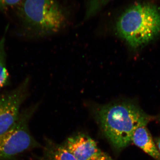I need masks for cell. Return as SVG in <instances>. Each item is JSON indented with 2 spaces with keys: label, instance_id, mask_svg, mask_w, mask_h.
I'll use <instances>...</instances> for the list:
<instances>
[{
  "label": "cell",
  "instance_id": "6da1fadb",
  "mask_svg": "<svg viewBox=\"0 0 160 160\" xmlns=\"http://www.w3.org/2000/svg\"><path fill=\"white\" fill-rule=\"evenodd\" d=\"M95 115L103 133L118 150L130 145L137 128L147 126L155 119L136 104L129 102L100 106L96 109Z\"/></svg>",
  "mask_w": 160,
  "mask_h": 160
},
{
  "label": "cell",
  "instance_id": "7a4b0ae2",
  "mask_svg": "<svg viewBox=\"0 0 160 160\" xmlns=\"http://www.w3.org/2000/svg\"><path fill=\"white\" fill-rule=\"evenodd\" d=\"M116 30L132 48L146 45L160 34V10L152 4H135L121 16Z\"/></svg>",
  "mask_w": 160,
  "mask_h": 160
},
{
  "label": "cell",
  "instance_id": "3957f363",
  "mask_svg": "<svg viewBox=\"0 0 160 160\" xmlns=\"http://www.w3.org/2000/svg\"><path fill=\"white\" fill-rule=\"evenodd\" d=\"M16 9L23 29L31 35L55 33L66 22L65 14L56 0H22Z\"/></svg>",
  "mask_w": 160,
  "mask_h": 160
},
{
  "label": "cell",
  "instance_id": "277c9868",
  "mask_svg": "<svg viewBox=\"0 0 160 160\" xmlns=\"http://www.w3.org/2000/svg\"><path fill=\"white\" fill-rule=\"evenodd\" d=\"M36 108L32 106L21 112L14 127L0 136V160H18L23 153L41 147L29 128V121Z\"/></svg>",
  "mask_w": 160,
  "mask_h": 160
},
{
  "label": "cell",
  "instance_id": "5b68a950",
  "mask_svg": "<svg viewBox=\"0 0 160 160\" xmlns=\"http://www.w3.org/2000/svg\"><path fill=\"white\" fill-rule=\"evenodd\" d=\"M29 83V78H26L15 89L0 93V136L17 123L21 106L28 94Z\"/></svg>",
  "mask_w": 160,
  "mask_h": 160
},
{
  "label": "cell",
  "instance_id": "8992f818",
  "mask_svg": "<svg viewBox=\"0 0 160 160\" xmlns=\"http://www.w3.org/2000/svg\"><path fill=\"white\" fill-rule=\"evenodd\" d=\"M63 146L77 160H93L103 153L94 140L82 133L68 138Z\"/></svg>",
  "mask_w": 160,
  "mask_h": 160
},
{
  "label": "cell",
  "instance_id": "52a82bcc",
  "mask_svg": "<svg viewBox=\"0 0 160 160\" xmlns=\"http://www.w3.org/2000/svg\"><path fill=\"white\" fill-rule=\"evenodd\" d=\"M132 142L155 160H160V152L146 126L138 127L134 130Z\"/></svg>",
  "mask_w": 160,
  "mask_h": 160
},
{
  "label": "cell",
  "instance_id": "ba28073f",
  "mask_svg": "<svg viewBox=\"0 0 160 160\" xmlns=\"http://www.w3.org/2000/svg\"><path fill=\"white\" fill-rule=\"evenodd\" d=\"M40 160H77L63 145L46 139Z\"/></svg>",
  "mask_w": 160,
  "mask_h": 160
},
{
  "label": "cell",
  "instance_id": "9c48e42d",
  "mask_svg": "<svg viewBox=\"0 0 160 160\" xmlns=\"http://www.w3.org/2000/svg\"><path fill=\"white\" fill-rule=\"evenodd\" d=\"M6 40L5 34L0 40V89L7 86L10 79L6 65Z\"/></svg>",
  "mask_w": 160,
  "mask_h": 160
},
{
  "label": "cell",
  "instance_id": "30bf717a",
  "mask_svg": "<svg viewBox=\"0 0 160 160\" xmlns=\"http://www.w3.org/2000/svg\"><path fill=\"white\" fill-rule=\"evenodd\" d=\"M22 0H0V10L6 11L16 6Z\"/></svg>",
  "mask_w": 160,
  "mask_h": 160
},
{
  "label": "cell",
  "instance_id": "8fae6325",
  "mask_svg": "<svg viewBox=\"0 0 160 160\" xmlns=\"http://www.w3.org/2000/svg\"><path fill=\"white\" fill-rule=\"evenodd\" d=\"M93 160H113L108 154H106L105 152H103L101 155L97 158Z\"/></svg>",
  "mask_w": 160,
  "mask_h": 160
},
{
  "label": "cell",
  "instance_id": "7c38bea8",
  "mask_svg": "<svg viewBox=\"0 0 160 160\" xmlns=\"http://www.w3.org/2000/svg\"><path fill=\"white\" fill-rule=\"evenodd\" d=\"M155 143L157 147L160 152V136L155 139Z\"/></svg>",
  "mask_w": 160,
  "mask_h": 160
},
{
  "label": "cell",
  "instance_id": "4fadbf2b",
  "mask_svg": "<svg viewBox=\"0 0 160 160\" xmlns=\"http://www.w3.org/2000/svg\"><path fill=\"white\" fill-rule=\"evenodd\" d=\"M158 119L160 122V115L158 117Z\"/></svg>",
  "mask_w": 160,
  "mask_h": 160
}]
</instances>
